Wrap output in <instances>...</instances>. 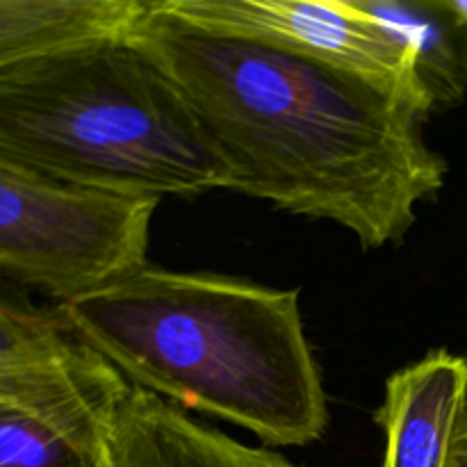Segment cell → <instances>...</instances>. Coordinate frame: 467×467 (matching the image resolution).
Listing matches in <instances>:
<instances>
[{"label":"cell","instance_id":"obj_10","mask_svg":"<svg viewBox=\"0 0 467 467\" xmlns=\"http://www.w3.org/2000/svg\"><path fill=\"white\" fill-rule=\"evenodd\" d=\"M94 356L57 313L23 310L0 296V372L73 368Z\"/></svg>","mask_w":467,"mask_h":467},{"label":"cell","instance_id":"obj_12","mask_svg":"<svg viewBox=\"0 0 467 467\" xmlns=\"http://www.w3.org/2000/svg\"><path fill=\"white\" fill-rule=\"evenodd\" d=\"M454 467H467V401H465L463 420H461L459 438H456V465Z\"/></svg>","mask_w":467,"mask_h":467},{"label":"cell","instance_id":"obj_5","mask_svg":"<svg viewBox=\"0 0 467 467\" xmlns=\"http://www.w3.org/2000/svg\"><path fill=\"white\" fill-rule=\"evenodd\" d=\"M162 12L213 35L269 46L347 73L427 121L433 114L404 41L351 0H155Z\"/></svg>","mask_w":467,"mask_h":467},{"label":"cell","instance_id":"obj_3","mask_svg":"<svg viewBox=\"0 0 467 467\" xmlns=\"http://www.w3.org/2000/svg\"><path fill=\"white\" fill-rule=\"evenodd\" d=\"M0 167L158 203L233 190L176 87L126 35L0 64Z\"/></svg>","mask_w":467,"mask_h":467},{"label":"cell","instance_id":"obj_2","mask_svg":"<svg viewBox=\"0 0 467 467\" xmlns=\"http://www.w3.org/2000/svg\"><path fill=\"white\" fill-rule=\"evenodd\" d=\"M55 313L130 386L178 409L272 447H306L327 431V390L296 290L144 263Z\"/></svg>","mask_w":467,"mask_h":467},{"label":"cell","instance_id":"obj_4","mask_svg":"<svg viewBox=\"0 0 467 467\" xmlns=\"http://www.w3.org/2000/svg\"><path fill=\"white\" fill-rule=\"evenodd\" d=\"M155 208L0 167V272L59 304L76 299L146 263Z\"/></svg>","mask_w":467,"mask_h":467},{"label":"cell","instance_id":"obj_6","mask_svg":"<svg viewBox=\"0 0 467 467\" xmlns=\"http://www.w3.org/2000/svg\"><path fill=\"white\" fill-rule=\"evenodd\" d=\"M467 401V358L433 349L386 381L374 422L386 433L381 467H454Z\"/></svg>","mask_w":467,"mask_h":467},{"label":"cell","instance_id":"obj_11","mask_svg":"<svg viewBox=\"0 0 467 467\" xmlns=\"http://www.w3.org/2000/svg\"><path fill=\"white\" fill-rule=\"evenodd\" d=\"M0 467H105L103 454L27 406L0 400Z\"/></svg>","mask_w":467,"mask_h":467},{"label":"cell","instance_id":"obj_1","mask_svg":"<svg viewBox=\"0 0 467 467\" xmlns=\"http://www.w3.org/2000/svg\"><path fill=\"white\" fill-rule=\"evenodd\" d=\"M126 36L176 87L233 192L381 249L404 242L418 205L445 185L422 119L358 78L192 27L155 0Z\"/></svg>","mask_w":467,"mask_h":467},{"label":"cell","instance_id":"obj_13","mask_svg":"<svg viewBox=\"0 0 467 467\" xmlns=\"http://www.w3.org/2000/svg\"><path fill=\"white\" fill-rule=\"evenodd\" d=\"M450 9L454 12V16L467 27V0H447Z\"/></svg>","mask_w":467,"mask_h":467},{"label":"cell","instance_id":"obj_9","mask_svg":"<svg viewBox=\"0 0 467 467\" xmlns=\"http://www.w3.org/2000/svg\"><path fill=\"white\" fill-rule=\"evenodd\" d=\"M146 0H0V64L126 35Z\"/></svg>","mask_w":467,"mask_h":467},{"label":"cell","instance_id":"obj_8","mask_svg":"<svg viewBox=\"0 0 467 467\" xmlns=\"http://www.w3.org/2000/svg\"><path fill=\"white\" fill-rule=\"evenodd\" d=\"M374 23L400 36L433 112L456 108L467 94V27L447 0H351Z\"/></svg>","mask_w":467,"mask_h":467},{"label":"cell","instance_id":"obj_7","mask_svg":"<svg viewBox=\"0 0 467 467\" xmlns=\"http://www.w3.org/2000/svg\"><path fill=\"white\" fill-rule=\"evenodd\" d=\"M105 467H301L199 424L178 406L130 386L103 450Z\"/></svg>","mask_w":467,"mask_h":467}]
</instances>
